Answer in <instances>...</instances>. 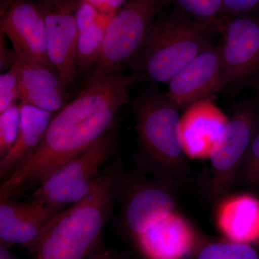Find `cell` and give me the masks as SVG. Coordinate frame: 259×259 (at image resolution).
I'll use <instances>...</instances> for the list:
<instances>
[{
    "label": "cell",
    "mask_w": 259,
    "mask_h": 259,
    "mask_svg": "<svg viewBox=\"0 0 259 259\" xmlns=\"http://www.w3.org/2000/svg\"><path fill=\"white\" fill-rule=\"evenodd\" d=\"M141 76L93 69L79 95L55 114L37 149L0 186V201L37 188L112 129Z\"/></svg>",
    "instance_id": "6da1fadb"
},
{
    "label": "cell",
    "mask_w": 259,
    "mask_h": 259,
    "mask_svg": "<svg viewBox=\"0 0 259 259\" xmlns=\"http://www.w3.org/2000/svg\"><path fill=\"white\" fill-rule=\"evenodd\" d=\"M125 175L117 164L101 172L90 193L49 225L32 252L33 259L88 258L112 217Z\"/></svg>",
    "instance_id": "7a4b0ae2"
},
{
    "label": "cell",
    "mask_w": 259,
    "mask_h": 259,
    "mask_svg": "<svg viewBox=\"0 0 259 259\" xmlns=\"http://www.w3.org/2000/svg\"><path fill=\"white\" fill-rule=\"evenodd\" d=\"M219 34L214 24L202 23L178 12L157 20L131 64L143 80L168 83L199 54L213 47Z\"/></svg>",
    "instance_id": "3957f363"
},
{
    "label": "cell",
    "mask_w": 259,
    "mask_h": 259,
    "mask_svg": "<svg viewBox=\"0 0 259 259\" xmlns=\"http://www.w3.org/2000/svg\"><path fill=\"white\" fill-rule=\"evenodd\" d=\"M180 108L166 93L139 97L133 105L141 163L160 180L175 182L185 168Z\"/></svg>",
    "instance_id": "277c9868"
},
{
    "label": "cell",
    "mask_w": 259,
    "mask_h": 259,
    "mask_svg": "<svg viewBox=\"0 0 259 259\" xmlns=\"http://www.w3.org/2000/svg\"><path fill=\"white\" fill-rule=\"evenodd\" d=\"M171 0H127L107 26L94 69L122 71L142 49L156 18Z\"/></svg>",
    "instance_id": "5b68a950"
},
{
    "label": "cell",
    "mask_w": 259,
    "mask_h": 259,
    "mask_svg": "<svg viewBox=\"0 0 259 259\" xmlns=\"http://www.w3.org/2000/svg\"><path fill=\"white\" fill-rule=\"evenodd\" d=\"M113 151L114 136L110 130L44 181L32 192L30 200L60 207L79 202L90 193L100 168Z\"/></svg>",
    "instance_id": "8992f818"
},
{
    "label": "cell",
    "mask_w": 259,
    "mask_h": 259,
    "mask_svg": "<svg viewBox=\"0 0 259 259\" xmlns=\"http://www.w3.org/2000/svg\"><path fill=\"white\" fill-rule=\"evenodd\" d=\"M258 130V115L254 107L246 102L237 107L221 142L209 157L208 195L212 200L222 198L229 192Z\"/></svg>",
    "instance_id": "52a82bcc"
},
{
    "label": "cell",
    "mask_w": 259,
    "mask_h": 259,
    "mask_svg": "<svg viewBox=\"0 0 259 259\" xmlns=\"http://www.w3.org/2000/svg\"><path fill=\"white\" fill-rule=\"evenodd\" d=\"M171 183L163 180H133L124 177L119 201L120 223L136 239L151 227L175 212L176 203Z\"/></svg>",
    "instance_id": "ba28073f"
},
{
    "label": "cell",
    "mask_w": 259,
    "mask_h": 259,
    "mask_svg": "<svg viewBox=\"0 0 259 259\" xmlns=\"http://www.w3.org/2000/svg\"><path fill=\"white\" fill-rule=\"evenodd\" d=\"M228 85L242 84L259 76V18L223 16L215 23Z\"/></svg>",
    "instance_id": "9c48e42d"
},
{
    "label": "cell",
    "mask_w": 259,
    "mask_h": 259,
    "mask_svg": "<svg viewBox=\"0 0 259 259\" xmlns=\"http://www.w3.org/2000/svg\"><path fill=\"white\" fill-rule=\"evenodd\" d=\"M79 0H37L47 31L49 61L65 86L72 84L76 66L78 27L76 10Z\"/></svg>",
    "instance_id": "30bf717a"
},
{
    "label": "cell",
    "mask_w": 259,
    "mask_h": 259,
    "mask_svg": "<svg viewBox=\"0 0 259 259\" xmlns=\"http://www.w3.org/2000/svg\"><path fill=\"white\" fill-rule=\"evenodd\" d=\"M228 86L221 46L209 48L168 82L167 96L180 110L212 97Z\"/></svg>",
    "instance_id": "8fae6325"
},
{
    "label": "cell",
    "mask_w": 259,
    "mask_h": 259,
    "mask_svg": "<svg viewBox=\"0 0 259 259\" xmlns=\"http://www.w3.org/2000/svg\"><path fill=\"white\" fill-rule=\"evenodd\" d=\"M0 30L9 38L17 55L51 65L47 53V31L41 10L30 0H4Z\"/></svg>",
    "instance_id": "7c38bea8"
},
{
    "label": "cell",
    "mask_w": 259,
    "mask_h": 259,
    "mask_svg": "<svg viewBox=\"0 0 259 259\" xmlns=\"http://www.w3.org/2000/svg\"><path fill=\"white\" fill-rule=\"evenodd\" d=\"M66 208L32 200L0 201V243L21 245L32 253L48 227Z\"/></svg>",
    "instance_id": "4fadbf2b"
},
{
    "label": "cell",
    "mask_w": 259,
    "mask_h": 259,
    "mask_svg": "<svg viewBox=\"0 0 259 259\" xmlns=\"http://www.w3.org/2000/svg\"><path fill=\"white\" fill-rule=\"evenodd\" d=\"M229 119L212 100L187 107L181 116L180 134L184 152L193 159L211 156L218 147Z\"/></svg>",
    "instance_id": "5bb4252c"
},
{
    "label": "cell",
    "mask_w": 259,
    "mask_h": 259,
    "mask_svg": "<svg viewBox=\"0 0 259 259\" xmlns=\"http://www.w3.org/2000/svg\"><path fill=\"white\" fill-rule=\"evenodd\" d=\"M12 66L20 86V102L56 114L66 105V87L52 66L17 55L13 51Z\"/></svg>",
    "instance_id": "9a60e30c"
},
{
    "label": "cell",
    "mask_w": 259,
    "mask_h": 259,
    "mask_svg": "<svg viewBox=\"0 0 259 259\" xmlns=\"http://www.w3.org/2000/svg\"><path fill=\"white\" fill-rule=\"evenodd\" d=\"M135 241L147 259H185L197 246L193 228L176 212L156 223Z\"/></svg>",
    "instance_id": "2e32d148"
},
{
    "label": "cell",
    "mask_w": 259,
    "mask_h": 259,
    "mask_svg": "<svg viewBox=\"0 0 259 259\" xmlns=\"http://www.w3.org/2000/svg\"><path fill=\"white\" fill-rule=\"evenodd\" d=\"M21 124L16 142L0 161V177L10 176L41 144L55 114L20 102Z\"/></svg>",
    "instance_id": "e0dca14e"
},
{
    "label": "cell",
    "mask_w": 259,
    "mask_h": 259,
    "mask_svg": "<svg viewBox=\"0 0 259 259\" xmlns=\"http://www.w3.org/2000/svg\"><path fill=\"white\" fill-rule=\"evenodd\" d=\"M217 223L230 241L256 243L259 241V199L249 194L226 199L218 209Z\"/></svg>",
    "instance_id": "ac0fdd59"
},
{
    "label": "cell",
    "mask_w": 259,
    "mask_h": 259,
    "mask_svg": "<svg viewBox=\"0 0 259 259\" xmlns=\"http://www.w3.org/2000/svg\"><path fill=\"white\" fill-rule=\"evenodd\" d=\"M78 74L91 72L98 60L105 32L113 17L100 13L86 0H79L76 10Z\"/></svg>",
    "instance_id": "d6986e66"
},
{
    "label": "cell",
    "mask_w": 259,
    "mask_h": 259,
    "mask_svg": "<svg viewBox=\"0 0 259 259\" xmlns=\"http://www.w3.org/2000/svg\"><path fill=\"white\" fill-rule=\"evenodd\" d=\"M196 259H259V253L252 244L228 240L202 245L197 250Z\"/></svg>",
    "instance_id": "ffe728a7"
},
{
    "label": "cell",
    "mask_w": 259,
    "mask_h": 259,
    "mask_svg": "<svg viewBox=\"0 0 259 259\" xmlns=\"http://www.w3.org/2000/svg\"><path fill=\"white\" fill-rule=\"evenodd\" d=\"M178 11L197 21L214 24L222 17L223 0H171Z\"/></svg>",
    "instance_id": "44dd1931"
},
{
    "label": "cell",
    "mask_w": 259,
    "mask_h": 259,
    "mask_svg": "<svg viewBox=\"0 0 259 259\" xmlns=\"http://www.w3.org/2000/svg\"><path fill=\"white\" fill-rule=\"evenodd\" d=\"M21 124L20 104L15 103L0 113V157H4L14 146Z\"/></svg>",
    "instance_id": "7402d4cb"
},
{
    "label": "cell",
    "mask_w": 259,
    "mask_h": 259,
    "mask_svg": "<svg viewBox=\"0 0 259 259\" xmlns=\"http://www.w3.org/2000/svg\"><path fill=\"white\" fill-rule=\"evenodd\" d=\"M19 80L13 66L0 76V113L20 100Z\"/></svg>",
    "instance_id": "603a6c76"
},
{
    "label": "cell",
    "mask_w": 259,
    "mask_h": 259,
    "mask_svg": "<svg viewBox=\"0 0 259 259\" xmlns=\"http://www.w3.org/2000/svg\"><path fill=\"white\" fill-rule=\"evenodd\" d=\"M240 175L247 185L259 187V130L240 168Z\"/></svg>",
    "instance_id": "cb8c5ba5"
},
{
    "label": "cell",
    "mask_w": 259,
    "mask_h": 259,
    "mask_svg": "<svg viewBox=\"0 0 259 259\" xmlns=\"http://www.w3.org/2000/svg\"><path fill=\"white\" fill-rule=\"evenodd\" d=\"M259 8V0H223V16L246 15Z\"/></svg>",
    "instance_id": "d4e9b609"
},
{
    "label": "cell",
    "mask_w": 259,
    "mask_h": 259,
    "mask_svg": "<svg viewBox=\"0 0 259 259\" xmlns=\"http://www.w3.org/2000/svg\"><path fill=\"white\" fill-rule=\"evenodd\" d=\"M95 9L103 14L113 17L125 5L127 0H86Z\"/></svg>",
    "instance_id": "484cf974"
},
{
    "label": "cell",
    "mask_w": 259,
    "mask_h": 259,
    "mask_svg": "<svg viewBox=\"0 0 259 259\" xmlns=\"http://www.w3.org/2000/svg\"><path fill=\"white\" fill-rule=\"evenodd\" d=\"M87 259H118V258L112 250L102 246L100 243Z\"/></svg>",
    "instance_id": "4316f807"
},
{
    "label": "cell",
    "mask_w": 259,
    "mask_h": 259,
    "mask_svg": "<svg viewBox=\"0 0 259 259\" xmlns=\"http://www.w3.org/2000/svg\"><path fill=\"white\" fill-rule=\"evenodd\" d=\"M0 259H15L8 245L0 243Z\"/></svg>",
    "instance_id": "83f0119b"
},
{
    "label": "cell",
    "mask_w": 259,
    "mask_h": 259,
    "mask_svg": "<svg viewBox=\"0 0 259 259\" xmlns=\"http://www.w3.org/2000/svg\"><path fill=\"white\" fill-rule=\"evenodd\" d=\"M255 88H256L257 93H258L259 95V76L258 78L255 79Z\"/></svg>",
    "instance_id": "f1b7e54d"
}]
</instances>
